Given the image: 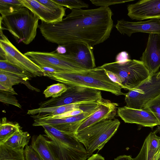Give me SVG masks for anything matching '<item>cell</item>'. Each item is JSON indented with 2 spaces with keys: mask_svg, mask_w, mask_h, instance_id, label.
Masks as SVG:
<instances>
[{
  "mask_svg": "<svg viewBox=\"0 0 160 160\" xmlns=\"http://www.w3.org/2000/svg\"><path fill=\"white\" fill-rule=\"evenodd\" d=\"M51 79L68 86H78L109 92L117 96L124 95L121 87L108 77L100 66L90 69L56 72L45 74Z\"/></svg>",
  "mask_w": 160,
  "mask_h": 160,
  "instance_id": "7a4b0ae2",
  "label": "cell"
},
{
  "mask_svg": "<svg viewBox=\"0 0 160 160\" xmlns=\"http://www.w3.org/2000/svg\"><path fill=\"white\" fill-rule=\"evenodd\" d=\"M157 160H160V149L159 150Z\"/></svg>",
  "mask_w": 160,
  "mask_h": 160,
  "instance_id": "b9f144b4",
  "label": "cell"
},
{
  "mask_svg": "<svg viewBox=\"0 0 160 160\" xmlns=\"http://www.w3.org/2000/svg\"><path fill=\"white\" fill-rule=\"evenodd\" d=\"M66 52L59 55L85 69L96 68L93 47L82 42H75L63 45Z\"/></svg>",
  "mask_w": 160,
  "mask_h": 160,
  "instance_id": "8fae6325",
  "label": "cell"
},
{
  "mask_svg": "<svg viewBox=\"0 0 160 160\" xmlns=\"http://www.w3.org/2000/svg\"><path fill=\"white\" fill-rule=\"evenodd\" d=\"M24 152L26 160H42L31 145L26 146Z\"/></svg>",
  "mask_w": 160,
  "mask_h": 160,
  "instance_id": "836d02e7",
  "label": "cell"
},
{
  "mask_svg": "<svg viewBox=\"0 0 160 160\" xmlns=\"http://www.w3.org/2000/svg\"><path fill=\"white\" fill-rule=\"evenodd\" d=\"M128 59V55L125 51H122L118 53L116 56L115 62L118 63H122L126 61Z\"/></svg>",
  "mask_w": 160,
  "mask_h": 160,
  "instance_id": "d590c367",
  "label": "cell"
},
{
  "mask_svg": "<svg viewBox=\"0 0 160 160\" xmlns=\"http://www.w3.org/2000/svg\"><path fill=\"white\" fill-rule=\"evenodd\" d=\"M133 0H90L91 3L97 6L108 7V6L131 2Z\"/></svg>",
  "mask_w": 160,
  "mask_h": 160,
  "instance_id": "1f68e13d",
  "label": "cell"
},
{
  "mask_svg": "<svg viewBox=\"0 0 160 160\" xmlns=\"http://www.w3.org/2000/svg\"><path fill=\"white\" fill-rule=\"evenodd\" d=\"M37 1L50 9L58 12H65L66 8H64L52 0H37Z\"/></svg>",
  "mask_w": 160,
  "mask_h": 160,
  "instance_id": "d6a6232c",
  "label": "cell"
},
{
  "mask_svg": "<svg viewBox=\"0 0 160 160\" xmlns=\"http://www.w3.org/2000/svg\"><path fill=\"white\" fill-rule=\"evenodd\" d=\"M0 30V48L4 51L5 60L33 74L35 77L44 75V70L22 53Z\"/></svg>",
  "mask_w": 160,
  "mask_h": 160,
  "instance_id": "9c48e42d",
  "label": "cell"
},
{
  "mask_svg": "<svg viewBox=\"0 0 160 160\" xmlns=\"http://www.w3.org/2000/svg\"><path fill=\"white\" fill-rule=\"evenodd\" d=\"M144 108L153 113L160 122V95L148 102Z\"/></svg>",
  "mask_w": 160,
  "mask_h": 160,
  "instance_id": "f546056e",
  "label": "cell"
},
{
  "mask_svg": "<svg viewBox=\"0 0 160 160\" xmlns=\"http://www.w3.org/2000/svg\"><path fill=\"white\" fill-rule=\"evenodd\" d=\"M120 122L118 119L101 121L75 133L74 136L91 155L99 151L116 132Z\"/></svg>",
  "mask_w": 160,
  "mask_h": 160,
  "instance_id": "5b68a950",
  "label": "cell"
},
{
  "mask_svg": "<svg viewBox=\"0 0 160 160\" xmlns=\"http://www.w3.org/2000/svg\"><path fill=\"white\" fill-rule=\"evenodd\" d=\"M54 2L62 7L72 10L80 9L82 8H88L89 5L84 2L78 0H52Z\"/></svg>",
  "mask_w": 160,
  "mask_h": 160,
  "instance_id": "f1b7e54d",
  "label": "cell"
},
{
  "mask_svg": "<svg viewBox=\"0 0 160 160\" xmlns=\"http://www.w3.org/2000/svg\"><path fill=\"white\" fill-rule=\"evenodd\" d=\"M68 88L67 85L63 83H57L48 86L43 93L46 98H55L61 95Z\"/></svg>",
  "mask_w": 160,
  "mask_h": 160,
  "instance_id": "83f0119b",
  "label": "cell"
},
{
  "mask_svg": "<svg viewBox=\"0 0 160 160\" xmlns=\"http://www.w3.org/2000/svg\"><path fill=\"white\" fill-rule=\"evenodd\" d=\"M117 112L125 123L136 124L151 128L160 125V122L154 113L147 108L137 109L125 106L119 107Z\"/></svg>",
  "mask_w": 160,
  "mask_h": 160,
  "instance_id": "4fadbf2b",
  "label": "cell"
},
{
  "mask_svg": "<svg viewBox=\"0 0 160 160\" xmlns=\"http://www.w3.org/2000/svg\"><path fill=\"white\" fill-rule=\"evenodd\" d=\"M92 113L83 112L76 116L61 118L34 119L32 125L42 126L48 125L64 133L74 135L77 130L76 123L83 120Z\"/></svg>",
  "mask_w": 160,
  "mask_h": 160,
  "instance_id": "e0dca14e",
  "label": "cell"
},
{
  "mask_svg": "<svg viewBox=\"0 0 160 160\" xmlns=\"http://www.w3.org/2000/svg\"><path fill=\"white\" fill-rule=\"evenodd\" d=\"M0 91H4L13 95H18L12 87L0 84Z\"/></svg>",
  "mask_w": 160,
  "mask_h": 160,
  "instance_id": "8d00e7d4",
  "label": "cell"
},
{
  "mask_svg": "<svg viewBox=\"0 0 160 160\" xmlns=\"http://www.w3.org/2000/svg\"><path fill=\"white\" fill-rule=\"evenodd\" d=\"M30 137L28 132L21 129L2 144L13 148H24L28 145Z\"/></svg>",
  "mask_w": 160,
  "mask_h": 160,
  "instance_id": "cb8c5ba5",
  "label": "cell"
},
{
  "mask_svg": "<svg viewBox=\"0 0 160 160\" xmlns=\"http://www.w3.org/2000/svg\"><path fill=\"white\" fill-rule=\"evenodd\" d=\"M83 112H84V111L82 110L77 109L60 115L53 117L51 118H61L72 117L79 115Z\"/></svg>",
  "mask_w": 160,
  "mask_h": 160,
  "instance_id": "e575fe53",
  "label": "cell"
},
{
  "mask_svg": "<svg viewBox=\"0 0 160 160\" xmlns=\"http://www.w3.org/2000/svg\"><path fill=\"white\" fill-rule=\"evenodd\" d=\"M87 160H105L104 157L98 154H93Z\"/></svg>",
  "mask_w": 160,
  "mask_h": 160,
  "instance_id": "f35d334b",
  "label": "cell"
},
{
  "mask_svg": "<svg viewBox=\"0 0 160 160\" xmlns=\"http://www.w3.org/2000/svg\"><path fill=\"white\" fill-rule=\"evenodd\" d=\"M21 83L32 91L40 92L38 89L32 86L28 81L16 74L0 70V84L12 87V86Z\"/></svg>",
  "mask_w": 160,
  "mask_h": 160,
  "instance_id": "7402d4cb",
  "label": "cell"
},
{
  "mask_svg": "<svg viewBox=\"0 0 160 160\" xmlns=\"http://www.w3.org/2000/svg\"><path fill=\"white\" fill-rule=\"evenodd\" d=\"M0 70L10 72L18 75L29 81L35 77L32 74L13 65L6 61H0Z\"/></svg>",
  "mask_w": 160,
  "mask_h": 160,
  "instance_id": "4316f807",
  "label": "cell"
},
{
  "mask_svg": "<svg viewBox=\"0 0 160 160\" xmlns=\"http://www.w3.org/2000/svg\"><path fill=\"white\" fill-rule=\"evenodd\" d=\"M60 96L40 103L41 108L57 107L80 102L97 101L102 98L101 91L78 86H68Z\"/></svg>",
  "mask_w": 160,
  "mask_h": 160,
  "instance_id": "ba28073f",
  "label": "cell"
},
{
  "mask_svg": "<svg viewBox=\"0 0 160 160\" xmlns=\"http://www.w3.org/2000/svg\"><path fill=\"white\" fill-rule=\"evenodd\" d=\"M0 160H26L24 148L15 149L0 144Z\"/></svg>",
  "mask_w": 160,
  "mask_h": 160,
  "instance_id": "d4e9b609",
  "label": "cell"
},
{
  "mask_svg": "<svg viewBox=\"0 0 160 160\" xmlns=\"http://www.w3.org/2000/svg\"><path fill=\"white\" fill-rule=\"evenodd\" d=\"M128 15L131 19L142 20L160 19V0H142L129 4Z\"/></svg>",
  "mask_w": 160,
  "mask_h": 160,
  "instance_id": "5bb4252c",
  "label": "cell"
},
{
  "mask_svg": "<svg viewBox=\"0 0 160 160\" xmlns=\"http://www.w3.org/2000/svg\"><path fill=\"white\" fill-rule=\"evenodd\" d=\"M39 18L28 8L24 7L13 13L0 17V28L8 31L18 43L26 45L35 38L38 28Z\"/></svg>",
  "mask_w": 160,
  "mask_h": 160,
  "instance_id": "277c9868",
  "label": "cell"
},
{
  "mask_svg": "<svg viewBox=\"0 0 160 160\" xmlns=\"http://www.w3.org/2000/svg\"><path fill=\"white\" fill-rule=\"evenodd\" d=\"M24 7L21 0H0L1 16L14 13Z\"/></svg>",
  "mask_w": 160,
  "mask_h": 160,
  "instance_id": "484cf974",
  "label": "cell"
},
{
  "mask_svg": "<svg viewBox=\"0 0 160 160\" xmlns=\"http://www.w3.org/2000/svg\"><path fill=\"white\" fill-rule=\"evenodd\" d=\"M31 146L42 160H57L48 146V140L42 134L32 138Z\"/></svg>",
  "mask_w": 160,
  "mask_h": 160,
  "instance_id": "44dd1931",
  "label": "cell"
},
{
  "mask_svg": "<svg viewBox=\"0 0 160 160\" xmlns=\"http://www.w3.org/2000/svg\"><path fill=\"white\" fill-rule=\"evenodd\" d=\"M160 95V74L159 72L132 90L125 93L126 106L141 109L149 101Z\"/></svg>",
  "mask_w": 160,
  "mask_h": 160,
  "instance_id": "52a82bcc",
  "label": "cell"
},
{
  "mask_svg": "<svg viewBox=\"0 0 160 160\" xmlns=\"http://www.w3.org/2000/svg\"><path fill=\"white\" fill-rule=\"evenodd\" d=\"M100 67L116 75L121 81V88L129 91L135 89L150 77L149 71L141 60L128 59L122 63L114 62Z\"/></svg>",
  "mask_w": 160,
  "mask_h": 160,
  "instance_id": "8992f818",
  "label": "cell"
},
{
  "mask_svg": "<svg viewBox=\"0 0 160 160\" xmlns=\"http://www.w3.org/2000/svg\"><path fill=\"white\" fill-rule=\"evenodd\" d=\"M98 101H90L72 103L63 106L34 109L28 110L27 114L33 119H49L77 109L84 112L93 113L99 107Z\"/></svg>",
  "mask_w": 160,
  "mask_h": 160,
  "instance_id": "7c38bea8",
  "label": "cell"
},
{
  "mask_svg": "<svg viewBox=\"0 0 160 160\" xmlns=\"http://www.w3.org/2000/svg\"><path fill=\"white\" fill-rule=\"evenodd\" d=\"M114 160H134V159L130 155H123L118 157L115 158Z\"/></svg>",
  "mask_w": 160,
  "mask_h": 160,
  "instance_id": "ab89813d",
  "label": "cell"
},
{
  "mask_svg": "<svg viewBox=\"0 0 160 160\" xmlns=\"http://www.w3.org/2000/svg\"><path fill=\"white\" fill-rule=\"evenodd\" d=\"M0 101L5 104H11L21 108L22 106L13 95L0 91Z\"/></svg>",
  "mask_w": 160,
  "mask_h": 160,
  "instance_id": "4dcf8cb0",
  "label": "cell"
},
{
  "mask_svg": "<svg viewBox=\"0 0 160 160\" xmlns=\"http://www.w3.org/2000/svg\"><path fill=\"white\" fill-rule=\"evenodd\" d=\"M48 139V146L57 160H87L91 156L73 135L49 125L42 126Z\"/></svg>",
  "mask_w": 160,
  "mask_h": 160,
  "instance_id": "3957f363",
  "label": "cell"
},
{
  "mask_svg": "<svg viewBox=\"0 0 160 160\" xmlns=\"http://www.w3.org/2000/svg\"><path fill=\"white\" fill-rule=\"evenodd\" d=\"M115 27L121 34L129 37L136 32L160 34V19H152L138 22L118 20Z\"/></svg>",
  "mask_w": 160,
  "mask_h": 160,
  "instance_id": "2e32d148",
  "label": "cell"
},
{
  "mask_svg": "<svg viewBox=\"0 0 160 160\" xmlns=\"http://www.w3.org/2000/svg\"><path fill=\"white\" fill-rule=\"evenodd\" d=\"M99 102L100 106L98 108L81 121L76 133L101 121L114 118L116 115L118 104L103 98Z\"/></svg>",
  "mask_w": 160,
  "mask_h": 160,
  "instance_id": "ac0fdd59",
  "label": "cell"
},
{
  "mask_svg": "<svg viewBox=\"0 0 160 160\" xmlns=\"http://www.w3.org/2000/svg\"><path fill=\"white\" fill-rule=\"evenodd\" d=\"M40 67L44 70V75L45 74H47L58 72L56 70L51 68L47 67Z\"/></svg>",
  "mask_w": 160,
  "mask_h": 160,
  "instance_id": "74e56055",
  "label": "cell"
},
{
  "mask_svg": "<svg viewBox=\"0 0 160 160\" xmlns=\"http://www.w3.org/2000/svg\"><path fill=\"white\" fill-rule=\"evenodd\" d=\"M55 51L60 54H64L66 52V49L63 45H59Z\"/></svg>",
  "mask_w": 160,
  "mask_h": 160,
  "instance_id": "60d3db41",
  "label": "cell"
},
{
  "mask_svg": "<svg viewBox=\"0 0 160 160\" xmlns=\"http://www.w3.org/2000/svg\"><path fill=\"white\" fill-rule=\"evenodd\" d=\"M140 59L150 76L158 72L160 67V34H149L146 48Z\"/></svg>",
  "mask_w": 160,
  "mask_h": 160,
  "instance_id": "9a60e30c",
  "label": "cell"
},
{
  "mask_svg": "<svg viewBox=\"0 0 160 160\" xmlns=\"http://www.w3.org/2000/svg\"><path fill=\"white\" fill-rule=\"evenodd\" d=\"M21 129L18 123L9 122L5 117L2 118L0 122V144L4 143Z\"/></svg>",
  "mask_w": 160,
  "mask_h": 160,
  "instance_id": "603a6c76",
  "label": "cell"
},
{
  "mask_svg": "<svg viewBox=\"0 0 160 160\" xmlns=\"http://www.w3.org/2000/svg\"><path fill=\"white\" fill-rule=\"evenodd\" d=\"M112 15L109 7L72 9L61 21H41L38 28L46 40L58 45L82 42L93 47L109 38L113 26Z\"/></svg>",
  "mask_w": 160,
  "mask_h": 160,
  "instance_id": "6da1fadb",
  "label": "cell"
},
{
  "mask_svg": "<svg viewBox=\"0 0 160 160\" xmlns=\"http://www.w3.org/2000/svg\"><path fill=\"white\" fill-rule=\"evenodd\" d=\"M160 149V137L150 132L145 138L140 151L134 160H157Z\"/></svg>",
  "mask_w": 160,
  "mask_h": 160,
  "instance_id": "ffe728a7",
  "label": "cell"
},
{
  "mask_svg": "<svg viewBox=\"0 0 160 160\" xmlns=\"http://www.w3.org/2000/svg\"><path fill=\"white\" fill-rule=\"evenodd\" d=\"M21 1L25 7L31 11L41 21L47 23L60 22L65 15V12L53 10L37 0H21Z\"/></svg>",
  "mask_w": 160,
  "mask_h": 160,
  "instance_id": "d6986e66",
  "label": "cell"
},
{
  "mask_svg": "<svg viewBox=\"0 0 160 160\" xmlns=\"http://www.w3.org/2000/svg\"><path fill=\"white\" fill-rule=\"evenodd\" d=\"M24 54L40 67L51 68L58 72L87 70L60 56L55 51L50 52L29 51Z\"/></svg>",
  "mask_w": 160,
  "mask_h": 160,
  "instance_id": "30bf717a",
  "label": "cell"
}]
</instances>
